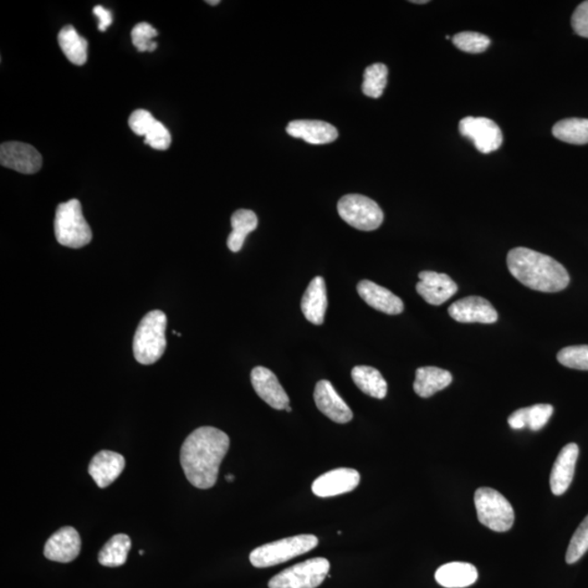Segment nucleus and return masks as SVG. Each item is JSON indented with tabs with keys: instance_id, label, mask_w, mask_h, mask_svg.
<instances>
[{
	"instance_id": "f257e3e1",
	"label": "nucleus",
	"mask_w": 588,
	"mask_h": 588,
	"mask_svg": "<svg viewBox=\"0 0 588 588\" xmlns=\"http://www.w3.org/2000/svg\"><path fill=\"white\" fill-rule=\"evenodd\" d=\"M229 446L228 434L218 428L203 426L189 434L182 444L180 461L194 487L209 489L216 484L219 467Z\"/></svg>"
},
{
	"instance_id": "f03ea898",
	"label": "nucleus",
	"mask_w": 588,
	"mask_h": 588,
	"mask_svg": "<svg viewBox=\"0 0 588 588\" xmlns=\"http://www.w3.org/2000/svg\"><path fill=\"white\" fill-rule=\"evenodd\" d=\"M507 264L511 275L531 290L547 294L559 293L570 284V276L564 265L534 250H511Z\"/></svg>"
},
{
	"instance_id": "7ed1b4c3",
	"label": "nucleus",
	"mask_w": 588,
	"mask_h": 588,
	"mask_svg": "<svg viewBox=\"0 0 588 588\" xmlns=\"http://www.w3.org/2000/svg\"><path fill=\"white\" fill-rule=\"evenodd\" d=\"M167 317L160 310L143 317L133 339V353L140 364H154L166 350Z\"/></svg>"
},
{
	"instance_id": "20e7f679",
	"label": "nucleus",
	"mask_w": 588,
	"mask_h": 588,
	"mask_svg": "<svg viewBox=\"0 0 588 588\" xmlns=\"http://www.w3.org/2000/svg\"><path fill=\"white\" fill-rule=\"evenodd\" d=\"M55 235L61 245L71 249L83 248L92 241L93 233L78 199L61 203L56 209Z\"/></svg>"
},
{
	"instance_id": "39448f33",
	"label": "nucleus",
	"mask_w": 588,
	"mask_h": 588,
	"mask_svg": "<svg viewBox=\"0 0 588 588\" xmlns=\"http://www.w3.org/2000/svg\"><path fill=\"white\" fill-rule=\"evenodd\" d=\"M319 545V539L314 535H298L274 541L255 549L250 555V564L255 567L278 566L308 554Z\"/></svg>"
},
{
	"instance_id": "423d86ee",
	"label": "nucleus",
	"mask_w": 588,
	"mask_h": 588,
	"mask_svg": "<svg viewBox=\"0 0 588 588\" xmlns=\"http://www.w3.org/2000/svg\"><path fill=\"white\" fill-rule=\"evenodd\" d=\"M480 523L489 530L508 531L514 523V510L505 496L489 487L478 488L474 496Z\"/></svg>"
},
{
	"instance_id": "0eeeda50",
	"label": "nucleus",
	"mask_w": 588,
	"mask_h": 588,
	"mask_svg": "<svg viewBox=\"0 0 588 588\" xmlns=\"http://www.w3.org/2000/svg\"><path fill=\"white\" fill-rule=\"evenodd\" d=\"M330 570L329 561L313 558L288 567L275 575L269 588H316L321 585Z\"/></svg>"
},
{
	"instance_id": "6e6552de",
	"label": "nucleus",
	"mask_w": 588,
	"mask_h": 588,
	"mask_svg": "<svg viewBox=\"0 0 588 588\" xmlns=\"http://www.w3.org/2000/svg\"><path fill=\"white\" fill-rule=\"evenodd\" d=\"M338 213L347 224L362 232H373L382 226L383 213L382 208L372 198L349 194L340 198Z\"/></svg>"
},
{
	"instance_id": "1a4fd4ad",
	"label": "nucleus",
	"mask_w": 588,
	"mask_h": 588,
	"mask_svg": "<svg viewBox=\"0 0 588 588\" xmlns=\"http://www.w3.org/2000/svg\"><path fill=\"white\" fill-rule=\"evenodd\" d=\"M459 130L463 136L472 140L483 154L497 151L504 142L503 131L488 118L465 117L460 121Z\"/></svg>"
},
{
	"instance_id": "9d476101",
	"label": "nucleus",
	"mask_w": 588,
	"mask_h": 588,
	"mask_svg": "<svg viewBox=\"0 0 588 588\" xmlns=\"http://www.w3.org/2000/svg\"><path fill=\"white\" fill-rule=\"evenodd\" d=\"M0 163L24 175H32L42 168L43 158L37 148L27 143L6 142L0 146Z\"/></svg>"
},
{
	"instance_id": "9b49d317",
	"label": "nucleus",
	"mask_w": 588,
	"mask_h": 588,
	"mask_svg": "<svg viewBox=\"0 0 588 588\" xmlns=\"http://www.w3.org/2000/svg\"><path fill=\"white\" fill-rule=\"evenodd\" d=\"M130 129L136 136H145V145L157 151H166L171 145V135L162 122L155 119L150 111L136 110L129 118Z\"/></svg>"
},
{
	"instance_id": "f8f14e48",
	"label": "nucleus",
	"mask_w": 588,
	"mask_h": 588,
	"mask_svg": "<svg viewBox=\"0 0 588 588\" xmlns=\"http://www.w3.org/2000/svg\"><path fill=\"white\" fill-rule=\"evenodd\" d=\"M449 315L459 323L494 324L498 320L497 311L482 296H468L450 305Z\"/></svg>"
},
{
	"instance_id": "ddd939ff",
	"label": "nucleus",
	"mask_w": 588,
	"mask_h": 588,
	"mask_svg": "<svg viewBox=\"0 0 588 588\" xmlns=\"http://www.w3.org/2000/svg\"><path fill=\"white\" fill-rule=\"evenodd\" d=\"M361 480L360 473L353 469H336L317 478L312 490L317 497H335L355 490Z\"/></svg>"
},
{
	"instance_id": "4468645a",
	"label": "nucleus",
	"mask_w": 588,
	"mask_h": 588,
	"mask_svg": "<svg viewBox=\"0 0 588 588\" xmlns=\"http://www.w3.org/2000/svg\"><path fill=\"white\" fill-rule=\"evenodd\" d=\"M250 382L255 392L269 407L276 410H285L289 407V397L280 385L278 378L272 371L263 366L253 368L250 373Z\"/></svg>"
},
{
	"instance_id": "2eb2a0df",
	"label": "nucleus",
	"mask_w": 588,
	"mask_h": 588,
	"mask_svg": "<svg viewBox=\"0 0 588 588\" xmlns=\"http://www.w3.org/2000/svg\"><path fill=\"white\" fill-rule=\"evenodd\" d=\"M417 291L428 304L442 305L457 294L458 285L446 274L422 272Z\"/></svg>"
},
{
	"instance_id": "dca6fc26",
	"label": "nucleus",
	"mask_w": 588,
	"mask_h": 588,
	"mask_svg": "<svg viewBox=\"0 0 588 588\" xmlns=\"http://www.w3.org/2000/svg\"><path fill=\"white\" fill-rule=\"evenodd\" d=\"M81 546L78 531L70 526H66L56 531L46 541L44 555L48 560L68 564L80 555Z\"/></svg>"
},
{
	"instance_id": "f3484780",
	"label": "nucleus",
	"mask_w": 588,
	"mask_h": 588,
	"mask_svg": "<svg viewBox=\"0 0 588 588\" xmlns=\"http://www.w3.org/2000/svg\"><path fill=\"white\" fill-rule=\"evenodd\" d=\"M314 400L317 408L331 421L346 424L353 418L351 408L329 381H320L316 383Z\"/></svg>"
},
{
	"instance_id": "a211bd4d",
	"label": "nucleus",
	"mask_w": 588,
	"mask_h": 588,
	"mask_svg": "<svg viewBox=\"0 0 588 588\" xmlns=\"http://www.w3.org/2000/svg\"><path fill=\"white\" fill-rule=\"evenodd\" d=\"M579 452V446L576 443H569L562 448L550 474L552 494L561 496L569 489L572 480H574Z\"/></svg>"
},
{
	"instance_id": "6ab92c4d",
	"label": "nucleus",
	"mask_w": 588,
	"mask_h": 588,
	"mask_svg": "<svg viewBox=\"0 0 588 588\" xmlns=\"http://www.w3.org/2000/svg\"><path fill=\"white\" fill-rule=\"evenodd\" d=\"M126 460L121 454L103 450L97 452L89 465V474L100 488H106L120 477Z\"/></svg>"
},
{
	"instance_id": "aec40b11",
	"label": "nucleus",
	"mask_w": 588,
	"mask_h": 588,
	"mask_svg": "<svg viewBox=\"0 0 588 588\" xmlns=\"http://www.w3.org/2000/svg\"><path fill=\"white\" fill-rule=\"evenodd\" d=\"M356 289L363 301H365L371 308L382 312V313L398 315L405 310V305L399 296L373 281L362 280Z\"/></svg>"
},
{
	"instance_id": "412c9836",
	"label": "nucleus",
	"mask_w": 588,
	"mask_h": 588,
	"mask_svg": "<svg viewBox=\"0 0 588 588\" xmlns=\"http://www.w3.org/2000/svg\"><path fill=\"white\" fill-rule=\"evenodd\" d=\"M287 133L313 145H329L338 139V131L334 126L319 120L291 121Z\"/></svg>"
},
{
	"instance_id": "4be33fe9",
	"label": "nucleus",
	"mask_w": 588,
	"mask_h": 588,
	"mask_svg": "<svg viewBox=\"0 0 588 588\" xmlns=\"http://www.w3.org/2000/svg\"><path fill=\"white\" fill-rule=\"evenodd\" d=\"M329 306L327 300L326 284L323 277L317 276L311 281L301 301L302 313L310 323L321 325L324 323L325 314Z\"/></svg>"
},
{
	"instance_id": "5701e85b",
	"label": "nucleus",
	"mask_w": 588,
	"mask_h": 588,
	"mask_svg": "<svg viewBox=\"0 0 588 588\" xmlns=\"http://www.w3.org/2000/svg\"><path fill=\"white\" fill-rule=\"evenodd\" d=\"M434 579L439 585L446 588H464L478 581V572L477 567L467 562H450L439 567Z\"/></svg>"
},
{
	"instance_id": "b1692460",
	"label": "nucleus",
	"mask_w": 588,
	"mask_h": 588,
	"mask_svg": "<svg viewBox=\"0 0 588 588\" xmlns=\"http://www.w3.org/2000/svg\"><path fill=\"white\" fill-rule=\"evenodd\" d=\"M452 382V375L443 368L434 366L419 367L417 371L414 391L421 398H429L443 391Z\"/></svg>"
},
{
	"instance_id": "393cba45",
	"label": "nucleus",
	"mask_w": 588,
	"mask_h": 588,
	"mask_svg": "<svg viewBox=\"0 0 588 588\" xmlns=\"http://www.w3.org/2000/svg\"><path fill=\"white\" fill-rule=\"evenodd\" d=\"M554 407L550 405H535L529 408H519L508 418L511 428L522 429L529 427L531 431H540L549 423Z\"/></svg>"
},
{
	"instance_id": "a878e982",
	"label": "nucleus",
	"mask_w": 588,
	"mask_h": 588,
	"mask_svg": "<svg viewBox=\"0 0 588 588\" xmlns=\"http://www.w3.org/2000/svg\"><path fill=\"white\" fill-rule=\"evenodd\" d=\"M351 375L353 382L365 395L375 399H383L387 396V382L376 368L365 365L355 366Z\"/></svg>"
},
{
	"instance_id": "bb28decb",
	"label": "nucleus",
	"mask_w": 588,
	"mask_h": 588,
	"mask_svg": "<svg viewBox=\"0 0 588 588\" xmlns=\"http://www.w3.org/2000/svg\"><path fill=\"white\" fill-rule=\"evenodd\" d=\"M233 232L229 234L227 245L233 253L241 250L245 239L259 226L257 214L250 209H239L232 216Z\"/></svg>"
},
{
	"instance_id": "cd10ccee",
	"label": "nucleus",
	"mask_w": 588,
	"mask_h": 588,
	"mask_svg": "<svg viewBox=\"0 0 588 588\" xmlns=\"http://www.w3.org/2000/svg\"><path fill=\"white\" fill-rule=\"evenodd\" d=\"M58 43L70 63L83 66L88 60V40L80 37L73 25H66L58 34Z\"/></svg>"
},
{
	"instance_id": "c85d7f7f",
	"label": "nucleus",
	"mask_w": 588,
	"mask_h": 588,
	"mask_svg": "<svg viewBox=\"0 0 588 588\" xmlns=\"http://www.w3.org/2000/svg\"><path fill=\"white\" fill-rule=\"evenodd\" d=\"M131 549L130 537L126 534H117L107 541L99 554L101 566L117 567L124 566Z\"/></svg>"
},
{
	"instance_id": "c756f323",
	"label": "nucleus",
	"mask_w": 588,
	"mask_h": 588,
	"mask_svg": "<svg viewBox=\"0 0 588 588\" xmlns=\"http://www.w3.org/2000/svg\"><path fill=\"white\" fill-rule=\"evenodd\" d=\"M552 135L562 142L583 145L588 143V119L569 118L561 120L552 127Z\"/></svg>"
},
{
	"instance_id": "7c9ffc66",
	"label": "nucleus",
	"mask_w": 588,
	"mask_h": 588,
	"mask_svg": "<svg viewBox=\"0 0 588 588\" xmlns=\"http://www.w3.org/2000/svg\"><path fill=\"white\" fill-rule=\"evenodd\" d=\"M388 80V68L383 64L368 66L364 71L362 91L372 99H380L385 91Z\"/></svg>"
},
{
	"instance_id": "2f4dec72",
	"label": "nucleus",
	"mask_w": 588,
	"mask_h": 588,
	"mask_svg": "<svg viewBox=\"0 0 588 588\" xmlns=\"http://www.w3.org/2000/svg\"><path fill=\"white\" fill-rule=\"evenodd\" d=\"M588 551V515L572 536L566 555V564L574 565Z\"/></svg>"
},
{
	"instance_id": "473e14b6",
	"label": "nucleus",
	"mask_w": 588,
	"mask_h": 588,
	"mask_svg": "<svg viewBox=\"0 0 588 588\" xmlns=\"http://www.w3.org/2000/svg\"><path fill=\"white\" fill-rule=\"evenodd\" d=\"M452 42L462 52L479 54L489 48L490 39L478 32H461L454 35Z\"/></svg>"
},
{
	"instance_id": "72a5a7b5",
	"label": "nucleus",
	"mask_w": 588,
	"mask_h": 588,
	"mask_svg": "<svg viewBox=\"0 0 588 588\" xmlns=\"http://www.w3.org/2000/svg\"><path fill=\"white\" fill-rule=\"evenodd\" d=\"M557 359L566 367L588 371V346L566 347L558 353Z\"/></svg>"
},
{
	"instance_id": "f704fd0d",
	"label": "nucleus",
	"mask_w": 588,
	"mask_h": 588,
	"mask_svg": "<svg viewBox=\"0 0 588 588\" xmlns=\"http://www.w3.org/2000/svg\"><path fill=\"white\" fill-rule=\"evenodd\" d=\"M158 35L157 30L150 23H137L131 32L132 43L140 53L154 52L157 43L153 39Z\"/></svg>"
},
{
	"instance_id": "c9c22d12",
	"label": "nucleus",
	"mask_w": 588,
	"mask_h": 588,
	"mask_svg": "<svg viewBox=\"0 0 588 588\" xmlns=\"http://www.w3.org/2000/svg\"><path fill=\"white\" fill-rule=\"evenodd\" d=\"M572 28L580 37L588 39V2L579 4L572 15Z\"/></svg>"
},
{
	"instance_id": "e433bc0d",
	"label": "nucleus",
	"mask_w": 588,
	"mask_h": 588,
	"mask_svg": "<svg viewBox=\"0 0 588 588\" xmlns=\"http://www.w3.org/2000/svg\"><path fill=\"white\" fill-rule=\"evenodd\" d=\"M93 13L100 20L99 30L101 32H105L106 29L110 27L112 23L111 13L103 6H96L93 9Z\"/></svg>"
},
{
	"instance_id": "4c0bfd02",
	"label": "nucleus",
	"mask_w": 588,
	"mask_h": 588,
	"mask_svg": "<svg viewBox=\"0 0 588 588\" xmlns=\"http://www.w3.org/2000/svg\"><path fill=\"white\" fill-rule=\"evenodd\" d=\"M206 4H211V6H217L221 2L219 0H207Z\"/></svg>"
},
{
	"instance_id": "58836bf2",
	"label": "nucleus",
	"mask_w": 588,
	"mask_h": 588,
	"mask_svg": "<svg viewBox=\"0 0 588 588\" xmlns=\"http://www.w3.org/2000/svg\"><path fill=\"white\" fill-rule=\"evenodd\" d=\"M412 4H427L428 0H412Z\"/></svg>"
},
{
	"instance_id": "ea45409f",
	"label": "nucleus",
	"mask_w": 588,
	"mask_h": 588,
	"mask_svg": "<svg viewBox=\"0 0 588 588\" xmlns=\"http://www.w3.org/2000/svg\"><path fill=\"white\" fill-rule=\"evenodd\" d=\"M226 479H227V482H229V483L233 482L234 477L232 474H228L227 477H226Z\"/></svg>"
},
{
	"instance_id": "a19ab883",
	"label": "nucleus",
	"mask_w": 588,
	"mask_h": 588,
	"mask_svg": "<svg viewBox=\"0 0 588 588\" xmlns=\"http://www.w3.org/2000/svg\"><path fill=\"white\" fill-rule=\"evenodd\" d=\"M285 411L290 413L291 411H293V408H291V407L289 406V407H287V408H285Z\"/></svg>"
}]
</instances>
